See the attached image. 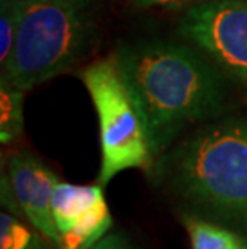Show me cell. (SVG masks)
I'll return each instance as SVG.
<instances>
[{"label":"cell","instance_id":"1","mask_svg":"<svg viewBox=\"0 0 247 249\" xmlns=\"http://www.w3.org/2000/svg\"><path fill=\"white\" fill-rule=\"evenodd\" d=\"M114 58L141 111L154 155L186 125L212 118L223 108L222 77L190 47L165 40L138 42L122 45Z\"/></svg>","mask_w":247,"mask_h":249},{"label":"cell","instance_id":"2","mask_svg":"<svg viewBox=\"0 0 247 249\" xmlns=\"http://www.w3.org/2000/svg\"><path fill=\"white\" fill-rule=\"evenodd\" d=\"M190 215L247 231V119L209 125L162 162Z\"/></svg>","mask_w":247,"mask_h":249},{"label":"cell","instance_id":"3","mask_svg":"<svg viewBox=\"0 0 247 249\" xmlns=\"http://www.w3.org/2000/svg\"><path fill=\"white\" fill-rule=\"evenodd\" d=\"M95 31L93 0H24L2 77L29 90L74 66Z\"/></svg>","mask_w":247,"mask_h":249},{"label":"cell","instance_id":"4","mask_svg":"<svg viewBox=\"0 0 247 249\" xmlns=\"http://www.w3.org/2000/svg\"><path fill=\"white\" fill-rule=\"evenodd\" d=\"M99 123L101 169L98 183L104 187L129 169L149 167L152 148L143 116L114 55L98 60L81 72Z\"/></svg>","mask_w":247,"mask_h":249},{"label":"cell","instance_id":"5","mask_svg":"<svg viewBox=\"0 0 247 249\" xmlns=\"http://www.w3.org/2000/svg\"><path fill=\"white\" fill-rule=\"evenodd\" d=\"M178 31L247 89V0H212L186 8Z\"/></svg>","mask_w":247,"mask_h":249},{"label":"cell","instance_id":"6","mask_svg":"<svg viewBox=\"0 0 247 249\" xmlns=\"http://www.w3.org/2000/svg\"><path fill=\"white\" fill-rule=\"evenodd\" d=\"M56 183L58 177L50 167L31 153L21 151L10 158L8 176L2 177V201L24 214L42 235L60 248L61 235L51 213Z\"/></svg>","mask_w":247,"mask_h":249},{"label":"cell","instance_id":"7","mask_svg":"<svg viewBox=\"0 0 247 249\" xmlns=\"http://www.w3.org/2000/svg\"><path fill=\"white\" fill-rule=\"evenodd\" d=\"M101 185H71L58 182L51 198V213L61 238L81 224L90 209L103 199Z\"/></svg>","mask_w":247,"mask_h":249},{"label":"cell","instance_id":"8","mask_svg":"<svg viewBox=\"0 0 247 249\" xmlns=\"http://www.w3.org/2000/svg\"><path fill=\"white\" fill-rule=\"evenodd\" d=\"M185 225L190 233L191 249H247V240L233 229L201 217L186 215Z\"/></svg>","mask_w":247,"mask_h":249},{"label":"cell","instance_id":"9","mask_svg":"<svg viewBox=\"0 0 247 249\" xmlns=\"http://www.w3.org/2000/svg\"><path fill=\"white\" fill-rule=\"evenodd\" d=\"M24 90L15 87L7 79H0V142L12 143L23 134Z\"/></svg>","mask_w":247,"mask_h":249},{"label":"cell","instance_id":"10","mask_svg":"<svg viewBox=\"0 0 247 249\" xmlns=\"http://www.w3.org/2000/svg\"><path fill=\"white\" fill-rule=\"evenodd\" d=\"M0 249H45L42 238L8 213L0 214Z\"/></svg>","mask_w":247,"mask_h":249},{"label":"cell","instance_id":"11","mask_svg":"<svg viewBox=\"0 0 247 249\" xmlns=\"http://www.w3.org/2000/svg\"><path fill=\"white\" fill-rule=\"evenodd\" d=\"M24 0H0V63L7 65L13 52Z\"/></svg>","mask_w":247,"mask_h":249},{"label":"cell","instance_id":"12","mask_svg":"<svg viewBox=\"0 0 247 249\" xmlns=\"http://www.w3.org/2000/svg\"><path fill=\"white\" fill-rule=\"evenodd\" d=\"M138 8H165V10H177V8H191L194 5H201L212 2V0H127Z\"/></svg>","mask_w":247,"mask_h":249},{"label":"cell","instance_id":"13","mask_svg":"<svg viewBox=\"0 0 247 249\" xmlns=\"http://www.w3.org/2000/svg\"><path fill=\"white\" fill-rule=\"evenodd\" d=\"M92 249H133V248L125 236L119 235V233H111V235L103 236Z\"/></svg>","mask_w":247,"mask_h":249}]
</instances>
